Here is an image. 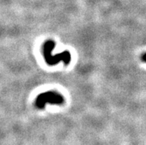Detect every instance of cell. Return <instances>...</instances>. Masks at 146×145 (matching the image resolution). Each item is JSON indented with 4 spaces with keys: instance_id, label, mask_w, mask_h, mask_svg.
I'll return each instance as SVG.
<instances>
[{
    "instance_id": "1",
    "label": "cell",
    "mask_w": 146,
    "mask_h": 145,
    "mask_svg": "<svg viewBox=\"0 0 146 145\" xmlns=\"http://www.w3.org/2000/svg\"><path fill=\"white\" fill-rule=\"evenodd\" d=\"M55 42L53 40H48L44 43L42 47V53L46 63L50 66L57 64L60 62H63L65 64H69L71 60L70 52L64 51L56 55H52V51L55 48Z\"/></svg>"
},
{
    "instance_id": "2",
    "label": "cell",
    "mask_w": 146,
    "mask_h": 145,
    "mask_svg": "<svg viewBox=\"0 0 146 145\" xmlns=\"http://www.w3.org/2000/svg\"><path fill=\"white\" fill-rule=\"evenodd\" d=\"M64 97L61 94L53 91L42 93L39 94L36 99L35 105L36 107L43 109L47 104L51 105H62L64 103Z\"/></svg>"
},
{
    "instance_id": "3",
    "label": "cell",
    "mask_w": 146,
    "mask_h": 145,
    "mask_svg": "<svg viewBox=\"0 0 146 145\" xmlns=\"http://www.w3.org/2000/svg\"><path fill=\"white\" fill-rule=\"evenodd\" d=\"M141 59H142V61H143V62H146V53H144V54L142 56Z\"/></svg>"
}]
</instances>
